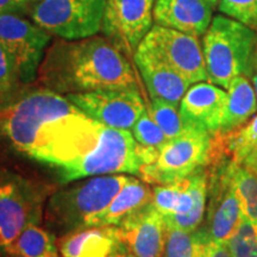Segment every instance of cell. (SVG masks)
<instances>
[{"instance_id":"obj_7","label":"cell","mask_w":257,"mask_h":257,"mask_svg":"<svg viewBox=\"0 0 257 257\" xmlns=\"http://www.w3.org/2000/svg\"><path fill=\"white\" fill-rule=\"evenodd\" d=\"M211 149L210 134L186 127L181 135L161 147L155 162L143 166L138 175L147 184H173L207 166Z\"/></svg>"},{"instance_id":"obj_31","label":"cell","mask_w":257,"mask_h":257,"mask_svg":"<svg viewBox=\"0 0 257 257\" xmlns=\"http://www.w3.org/2000/svg\"><path fill=\"white\" fill-rule=\"evenodd\" d=\"M218 9L246 27L257 28V0H218Z\"/></svg>"},{"instance_id":"obj_2","label":"cell","mask_w":257,"mask_h":257,"mask_svg":"<svg viewBox=\"0 0 257 257\" xmlns=\"http://www.w3.org/2000/svg\"><path fill=\"white\" fill-rule=\"evenodd\" d=\"M37 80L41 87L60 94L138 87L127 56L107 37L51 41Z\"/></svg>"},{"instance_id":"obj_27","label":"cell","mask_w":257,"mask_h":257,"mask_svg":"<svg viewBox=\"0 0 257 257\" xmlns=\"http://www.w3.org/2000/svg\"><path fill=\"white\" fill-rule=\"evenodd\" d=\"M148 112L168 140L178 137L185 131L186 127L180 117L178 106L172 102L162 99H152V104Z\"/></svg>"},{"instance_id":"obj_1","label":"cell","mask_w":257,"mask_h":257,"mask_svg":"<svg viewBox=\"0 0 257 257\" xmlns=\"http://www.w3.org/2000/svg\"><path fill=\"white\" fill-rule=\"evenodd\" d=\"M101 127L66 95L44 87L27 89L0 111V131L16 152L57 170L94 149Z\"/></svg>"},{"instance_id":"obj_5","label":"cell","mask_w":257,"mask_h":257,"mask_svg":"<svg viewBox=\"0 0 257 257\" xmlns=\"http://www.w3.org/2000/svg\"><path fill=\"white\" fill-rule=\"evenodd\" d=\"M140 144L130 131L102 125L98 144L87 155L57 170L61 182L107 174H140Z\"/></svg>"},{"instance_id":"obj_11","label":"cell","mask_w":257,"mask_h":257,"mask_svg":"<svg viewBox=\"0 0 257 257\" xmlns=\"http://www.w3.org/2000/svg\"><path fill=\"white\" fill-rule=\"evenodd\" d=\"M156 0H106L101 31L127 57L152 30Z\"/></svg>"},{"instance_id":"obj_4","label":"cell","mask_w":257,"mask_h":257,"mask_svg":"<svg viewBox=\"0 0 257 257\" xmlns=\"http://www.w3.org/2000/svg\"><path fill=\"white\" fill-rule=\"evenodd\" d=\"M257 47L253 29L225 16H216L202 38L207 80L229 88L230 83L249 72Z\"/></svg>"},{"instance_id":"obj_35","label":"cell","mask_w":257,"mask_h":257,"mask_svg":"<svg viewBox=\"0 0 257 257\" xmlns=\"http://www.w3.org/2000/svg\"><path fill=\"white\" fill-rule=\"evenodd\" d=\"M249 75L252 80L253 87L256 89V94H257V47L255 49V53H253L251 63H250V68H249Z\"/></svg>"},{"instance_id":"obj_15","label":"cell","mask_w":257,"mask_h":257,"mask_svg":"<svg viewBox=\"0 0 257 257\" xmlns=\"http://www.w3.org/2000/svg\"><path fill=\"white\" fill-rule=\"evenodd\" d=\"M227 93L211 82H197L187 89L180 101V117L184 126L210 134L220 131Z\"/></svg>"},{"instance_id":"obj_34","label":"cell","mask_w":257,"mask_h":257,"mask_svg":"<svg viewBox=\"0 0 257 257\" xmlns=\"http://www.w3.org/2000/svg\"><path fill=\"white\" fill-rule=\"evenodd\" d=\"M9 12H19V14H22L16 6L14 0H0V15L9 14Z\"/></svg>"},{"instance_id":"obj_24","label":"cell","mask_w":257,"mask_h":257,"mask_svg":"<svg viewBox=\"0 0 257 257\" xmlns=\"http://www.w3.org/2000/svg\"><path fill=\"white\" fill-rule=\"evenodd\" d=\"M212 148L224 155H229L234 163L242 165L245 157L257 146V115L245 126L229 134H216Z\"/></svg>"},{"instance_id":"obj_22","label":"cell","mask_w":257,"mask_h":257,"mask_svg":"<svg viewBox=\"0 0 257 257\" xmlns=\"http://www.w3.org/2000/svg\"><path fill=\"white\" fill-rule=\"evenodd\" d=\"M55 233L40 224L28 226L5 252L8 257H61Z\"/></svg>"},{"instance_id":"obj_33","label":"cell","mask_w":257,"mask_h":257,"mask_svg":"<svg viewBox=\"0 0 257 257\" xmlns=\"http://www.w3.org/2000/svg\"><path fill=\"white\" fill-rule=\"evenodd\" d=\"M242 165L257 175V146L255 149L245 157V160L243 161Z\"/></svg>"},{"instance_id":"obj_29","label":"cell","mask_w":257,"mask_h":257,"mask_svg":"<svg viewBox=\"0 0 257 257\" xmlns=\"http://www.w3.org/2000/svg\"><path fill=\"white\" fill-rule=\"evenodd\" d=\"M189 185V175L169 185L156 186L153 189L152 204L163 217L173 216L179 206L180 198Z\"/></svg>"},{"instance_id":"obj_26","label":"cell","mask_w":257,"mask_h":257,"mask_svg":"<svg viewBox=\"0 0 257 257\" xmlns=\"http://www.w3.org/2000/svg\"><path fill=\"white\" fill-rule=\"evenodd\" d=\"M27 89L14 59L0 47V111L14 104Z\"/></svg>"},{"instance_id":"obj_9","label":"cell","mask_w":257,"mask_h":257,"mask_svg":"<svg viewBox=\"0 0 257 257\" xmlns=\"http://www.w3.org/2000/svg\"><path fill=\"white\" fill-rule=\"evenodd\" d=\"M53 36L19 12L0 15V47L17 66L22 81L30 85L37 79L38 69Z\"/></svg>"},{"instance_id":"obj_6","label":"cell","mask_w":257,"mask_h":257,"mask_svg":"<svg viewBox=\"0 0 257 257\" xmlns=\"http://www.w3.org/2000/svg\"><path fill=\"white\" fill-rule=\"evenodd\" d=\"M49 188L22 176L0 175V252L5 255L19 234L41 224Z\"/></svg>"},{"instance_id":"obj_38","label":"cell","mask_w":257,"mask_h":257,"mask_svg":"<svg viewBox=\"0 0 257 257\" xmlns=\"http://www.w3.org/2000/svg\"><path fill=\"white\" fill-rule=\"evenodd\" d=\"M205 2L208 3V4H210L213 9L216 8V6L218 5V0H205Z\"/></svg>"},{"instance_id":"obj_23","label":"cell","mask_w":257,"mask_h":257,"mask_svg":"<svg viewBox=\"0 0 257 257\" xmlns=\"http://www.w3.org/2000/svg\"><path fill=\"white\" fill-rule=\"evenodd\" d=\"M212 240L205 227L186 231L167 226L163 257H207Z\"/></svg>"},{"instance_id":"obj_36","label":"cell","mask_w":257,"mask_h":257,"mask_svg":"<svg viewBox=\"0 0 257 257\" xmlns=\"http://www.w3.org/2000/svg\"><path fill=\"white\" fill-rule=\"evenodd\" d=\"M16 6H17L18 10L21 12H23L24 10H30V8L32 5L37 4V3H40L41 0H14Z\"/></svg>"},{"instance_id":"obj_14","label":"cell","mask_w":257,"mask_h":257,"mask_svg":"<svg viewBox=\"0 0 257 257\" xmlns=\"http://www.w3.org/2000/svg\"><path fill=\"white\" fill-rule=\"evenodd\" d=\"M118 238L136 257H163L167 225L165 217L149 204L117 226Z\"/></svg>"},{"instance_id":"obj_32","label":"cell","mask_w":257,"mask_h":257,"mask_svg":"<svg viewBox=\"0 0 257 257\" xmlns=\"http://www.w3.org/2000/svg\"><path fill=\"white\" fill-rule=\"evenodd\" d=\"M207 257H232V256H231L230 250L227 248L226 243H219V242H216V240H212Z\"/></svg>"},{"instance_id":"obj_25","label":"cell","mask_w":257,"mask_h":257,"mask_svg":"<svg viewBox=\"0 0 257 257\" xmlns=\"http://www.w3.org/2000/svg\"><path fill=\"white\" fill-rule=\"evenodd\" d=\"M227 172L239 200L242 214L257 224V175L243 165L234 163L230 157Z\"/></svg>"},{"instance_id":"obj_13","label":"cell","mask_w":257,"mask_h":257,"mask_svg":"<svg viewBox=\"0 0 257 257\" xmlns=\"http://www.w3.org/2000/svg\"><path fill=\"white\" fill-rule=\"evenodd\" d=\"M142 43L191 83L207 80L202 47L198 37L155 24Z\"/></svg>"},{"instance_id":"obj_3","label":"cell","mask_w":257,"mask_h":257,"mask_svg":"<svg viewBox=\"0 0 257 257\" xmlns=\"http://www.w3.org/2000/svg\"><path fill=\"white\" fill-rule=\"evenodd\" d=\"M130 176L99 175L51 193L44 208V223L53 232L64 234L87 227L104 211Z\"/></svg>"},{"instance_id":"obj_16","label":"cell","mask_w":257,"mask_h":257,"mask_svg":"<svg viewBox=\"0 0 257 257\" xmlns=\"http://www.w3.org/2000/svg\"><path fill=\"white\" fill-rule=\"evenodd\" d=\"M134 61L152 99H162L178 106L192 85L181 74L173 69L166 61L141 44L135 51Z\"/></svg>"},{"instance_id":"obj_17","label":"cell","mask_w":257,"mask_h":257,"mask_svg":"<svg viewBox=\"0 0 257 257\" xmlns=\"http://www.w3.org/2000/svg\"><path fill=\"white\" fill-rule=\"evenodd\" d=\"M213 8L205 0H156L154 22L161 27L204 36L212 22Z\"/></svg>"},{"instance_id":"obj_39","label":"cell","mask_w":257,"mask_h":257,"mask_svg":"<svg viewBox=\"0 0 257 257\" xmlns=\"http://www.w3.org/2000/svg\"><path fill=\"white\" fill-rule=\"evenodd\" d=\"M127 257H136V256H134V255H133V253L127 252Z\"/></svg>"},{"instance_id":"obj_30","label":"cell","mask_w":257,"mask_h":257,"mask_svg":"<svg viewBox=\"0 0 257 257\" xmlns=\"http://www.w3.org/2000/svg\"><path fill=\"white\" fill-rule=\"evenodd\" d=\"M133 136L137 143L159 149L168 142V138L149 114L148 108L133 126Z\"/></svg>"},{"instance_id":"obj_8","label":"cell","mask_w":257,"mask_h":257,"mask_svg":"<svg viewBox=\"0 0 257 257\" xmlns=\"http://www.w3.org/2000/svg\"><path fill=\"white\" fill-rule=\"evenodd\" d=\"M106 0H41L30 18L51 36L74 41L101 31Z\"/></svg>"},{"instance_id":"obj_19","label":"cell","mask_w":257,"mask_h":257,"mask_svg":"<svg viewBox=\"0 0 257 257\" xmlns=\"http://www.w3.org/2000/svg\"><path fill=\"white\" fill-rule=\"evenodd\" d=\"M153 200V191L146 181L136 178L127 180L107 207L88 221L89 226H118L121 221L142 210Z\"/></svg>"},{"instance_id":"obj_28","label":"cell","mask_w":257,"mask_h":257,"mask_svg":"<svg viewBox=\"0 0 257 257\" xmlns=\"http://www.w3.org/2000/svg\"><path fill=\"white\" fill-rule=\"evenodd\" d=\"M226 245L232 257H257V224L242 216Z\"/></svg>"},{"instance_id":"obj_12","label":"cell","mask_w":257,"mask_h":257,"mask_svg":"<svg viewBox=\"0 0 257 257\" xmlns=\"http://www.w3.org/2000/svg\"><path fill=\"white\" fill-rule=\"evenodd\" d=\"M227 161L223 154L211 152L208 165L213 169L208 173L210 204L205 229L213 240L226 243L237 230L242 219V210L238 198L227 172Z\"/></svg>"},{"instance_id":"obj_37","label":"cell","mask_w":257,"mask_h":257,"mask_svg":"<svg viewBox=\"0 0 257 257\" xmlns=\"http://www.w3.org/2000/svg\"><path fill=\"white\" fill-rule=\"evenodd\" d=\"M111 257H127V251H126V249L119 250V251L114 252L113 255H112Z\"/></svg>"},{"instance_id":"obj_10","label":"cell","mask_w":257,"mask_h":257,"mask_svg":"<svg viewBox=\"0 0 257 257\" xmlns=\"http://www.w3.org/2000/svg\"><path fill=\"white\" fill-rule=\"evenodd\" d=\"M66 96L92 119L113 128H133L147 110L138 87L99 89Z\"/></svg>"},{"instance_id":"obj_18","label":"cell","mask_w":257,"mask_h":257,"mask_svg":"<svg viewBox=\"0 0 257 257\" xmlns=\"http://www.w3.org/2000/svg\"><path fill=\"white\" fill-rule=\"evenodd\" d=\"M61 257H111L125 249L117 226H89L62 234L57 240Z\"/></svg>"},{"instance_id":"obj_21","label":"cell","mask_w":257,"mask_h":257,"mask_svg":"<svg viewBox=\"0 0 257 257\" xmlns=\"http://www.w3.org/2000/svg\"><path fill=\"white\" fill-rule=\"evenodd\" d=\"M257 111V94L244 75L236 78L227 88L226 106L218 134H229L239 128Z\"/></svg>"},{"instance_id":"obj_20","label":"cell","mask_w":257,"mask_h":257,"mask_svg":"<svg viewBox=\"0 0 257 257\" xmlns=\"http://www.w3.org/2000/svg\"><path fill=\"white\" fill-rule=\"evenodd\" d=\"M208 192V173L199 168L189 175V185L180 198L173 216L165 217L166 225L174 229L193 231L202 223Z\"/></svg>"}]
</instances>
